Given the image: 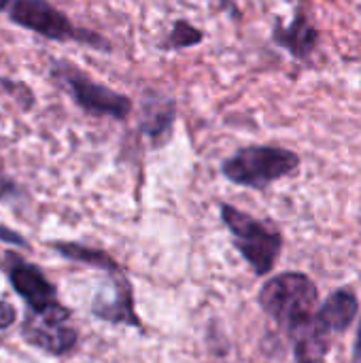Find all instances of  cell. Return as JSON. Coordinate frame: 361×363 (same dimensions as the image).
Wrapping results in <instances>:
<instances>
[{"label":"cell","mask_w":361,"mask_h":363,"mask_svg":"<svg viewBox=\"0 0 361 363\" xmlns=\"http://www.w3.org/2000/svg\"><path fill=\"white\" fill-rule=\"evenodd\" d=\"M257 304L289 336L317 311L319 287L304 272H281L262 285Z\"/></svg>","instance_id":"obj_1"},{"label":"cell","mask_w":361,"mask_h":363,"mask_svg":"<svg viewBox=\"0 0 361 363\" xmlns=\"http://www.w3.org/2000/svg\"><path fill=\"white\" fill-rule=\"evenodd\" d=\"M302 157L285 147L277 145H249L240 147L221 164V174L247 189L264 191L272 183L298 172Z\"/></svg>","instance_id":"obj_2"},{"label":"cell","mask_w":361,"mask_h":363,"mask_svg":"<svg viewBox=\"0 0 361 363\" xmlns=\"http://www.w3.org/2000/svg\"><path fill=\"white\" fill-rule=\"evenodd\" d=\"M6 13L15 26L30 30L47 40L77 43V45L89 47L94 51H104V53L113 51V45L109 38H104L96 30L77 26L74 21L68 19L64 11L53 6L49 0H15Z\"/></svg>","instance_id":"obj_3"},{"label":"cell","mask_w":361,"mask_h":363,"mask_svg":"<svg viewBox=\"0 0 361 363\" xmlns=\"http://www.w3.org/2000/svg\"><path fill=\"white\" fill-rule=\"evenodd\" d=\"M51 81L70 96V100L91 117H109L123 121L134 111V102L128 94L115 91L96 79H91L77 64L66 60H53L49 66Z\"/></svg>","instance_id":"obj_4"},{"label":"cell","mask_w":361,"mask_h":363,"mask_svg":"<svg viewBox=\"0 0 361 363\" xmlns=\"http://www.w3.org/2000/svg\"><path fill=\"white\" fill-rule=\"evenodd\" d=\"M219 215L232 234L236 251L249 264L253 274L268 277L283 253V234L226 202L219 204Z\"/></svg>","instance_id":"obj_5"},{"label":"cell","mask_w":361,"mask_h":363,"mask_svg":"<svg viewBox=\"0 0 361 363\" xmlns=\"http://www.w3.org/2000/svg\"><path fill=\"white\" fill-rule=\"evenodd\" d=\"M9 281L32 315L49 323H66L70 319V311L55 300V287L36 266L15 259L9 268Z\"/></svg>","instance_id":"obj_6"},{"label":"cell","mask_w":361,"mask_h":363,"mask_svg":"<svg viewBox=\"0 0 361 363\" xmlns=\"http://www.w3.org/2000/svg\"><path fill=\"white\" fill-rule=\"evenodd\" d=\"M319 28L313 23V19L309 17V13L298 6L291 21L289 23H281L277 21L272 28V43L281 49H285L294 60L304 62L309 60L319 45Z\"/></svg>","instance_id":"obj_7"},{"label":"cell","mask_w":361,"mask_h":363,"mask_svg":"<svg viewBox=\"0 0 361 363\" xmlns=\"http://www.w3.org/2000/svg\"><path fill=\"white\" fill-rule=\"evenodd\" d=\"M177 121V100L155 89L147 91L140 102V132L151 138L155 147H162L172 136Z\"/></svg>","instance_id":"obj_8"},{"label":"cell","mask_w":361,"mask_h":363,"mask_svg":"<svg viewBox=\"0 0 361 363\" xmlns=\"http://www.w3.org/2000/svg\"><path fill=\"white\" fill-rule=\"evenodd\" d=\"M91 313L109 323H121V325H132L140 328V319L134 313V298L128 281L119 274L113 279V285H106L100 289L91 302Z\"/></svg>","instance_id":"obj_9"},{"label":"cell","mask_w":361,"mask_h":363,"mask_svg":"<svg viewBox=\"0 0 361 363\" xmlns=\"http://www.w3.org/2000/svg\"><path fill=\"white\" fill-rule=\"evenodd\" d=\"M21 338L49 355H64L77 345L79 334L66 323H49L28 311L21 321Z\"/></svg>","instance_id":"obj_10"},{"label":"cell","mask_w":361,"mask_h":363,"mask_svg":"<svg viewBox=\"0 0 361 363\" xmlns=\"http://www.w3.org/2000/svg\"><path fill=\"white\" fill-rule=\"evenodd\" d=\"M360 315V298L351 287H340L328 296V300L315 311L317 321L334 336H343L351 330Z\"/></svg>","instance_id":"obj_11"},{"label":"cell","mask_w":361,"mask_h":363,"mask_svg":"<svg viewBox=\"0 0 361 363\" xmlns=\"http://www.w3.org/2000/svg\"><path fill=\"white\" fill-rule=\"evenodd\" d=\"M49 247L53 251H57L62 257L70 259V262L87 264V266L106 270V272H121V268L117 266V262L109 253H104V251L89 249V247H83V245H77V242H51Z\"/></svg>","instance_id":"obj_12"},{"label":"cell","mask_w":361,"mask_h":363,"mask_svg":"<svg viewBox=\"0 0 361 363\" xmlns=\"http://www.w3.org/2000/svg\"><path fill=\"white\" fill-rule=\"evenodd\" d=\"M204 30H200L198 26H194L189 19H174L170 32L160 40V49L162 51H181V49H191L198 47L200 43H204Z\"/></svg>","instance_id":"obj_13"},{"label":"cell","mask_w":361,"mask_h":363,"mask_svg":"<svg viewBox=\"0 0 361 363\" xmlns=\"http://www.w3.org/2000/svg\"><path fill=\"white\" fill-rule=\"evenodd\" d=\"M15 321H17V311H15V306L9 304V302H4V300H0V330L11 328Z\"/></svg>","instance_id":"obj_14"},{"label":"cell","mask_w":361,"mask_h":363,"mask_svg":"<svg viewBox=\"0 0 361 363\" xmlns=\"http://www.w3.org/2000/svg\"><path fill=\"white\" fill-rule=\"evenodd\" d=\"M0 240H2V242H11V245L26 247V240H23L19 234H15V232H11L9 228H4V225H0Z\"/></svg>","instance_id":"obj_15"},{"label":"cell","mask_w":361,"mask_h":363,"mask_svg":"<svg viewBox=\"0 0 361 363\" xmlns=\"http://www.w3.org/2000/svg\"><path fill=\"white\" fill-rule=\"evenodd\" d=\"M353 359H355V363H361V319L357 323L355 340H353Z\"/></svg>","instance_id":"obj_16"},{"label":"cell","mask_w":361,"mask_h":363,"mask_svg":"<svg viewBox=\"0 0 361 363\" xmlns=\"http://www.w3.org/2000/svg\"><path fill=\"white\" fill-rule=\"evenodd\" d=\"M13 2H15V0H0V13H2V11H9V6H11Z\"/></svg>","instance_id":"obj_17"},{"label":"cell","mask_w":361,"mask_h":363,"mask_svg":"<svg viewBox=\"0 0 361 363\" xmlns=\"http://www.w3.org/2000/svg\"><path fill=\"white\" fill-rule=\"evenodd\" d=\"M0 168H2V164H0Z\"/></svg>","instance_id":"obj_18"}]
</instances>
